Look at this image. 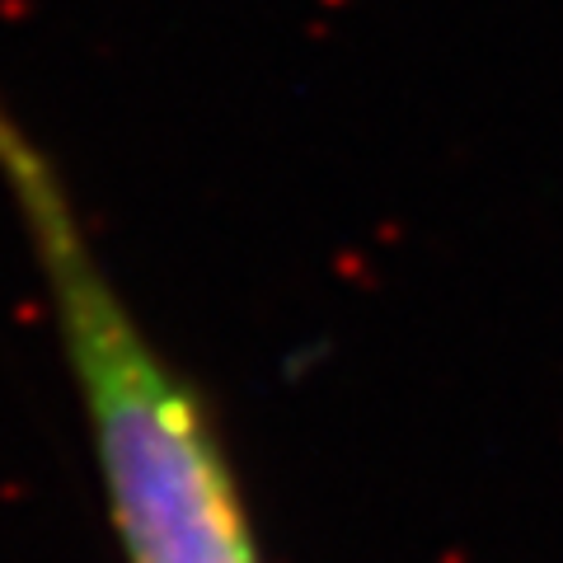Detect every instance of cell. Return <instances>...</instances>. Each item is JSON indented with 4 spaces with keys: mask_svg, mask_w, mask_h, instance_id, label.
Masks as SVG:
<instances>
[{
    "mask_svg": "<svg viewBox=\"0 0 563 563\" xmlns=\"http://www.w3.org/2000/svg\"><path fill=\"white\" fill-rule=\"evenodd\" d=\"M0 184L43 277L122 563H263L211 404L136 320L66 174L5 95Z\"/></svg>",
    "mask_w": 563,
    "mask_h": 563,
    "instance_id": "obj_1",
    "label": "cell"
}]
</instances>
